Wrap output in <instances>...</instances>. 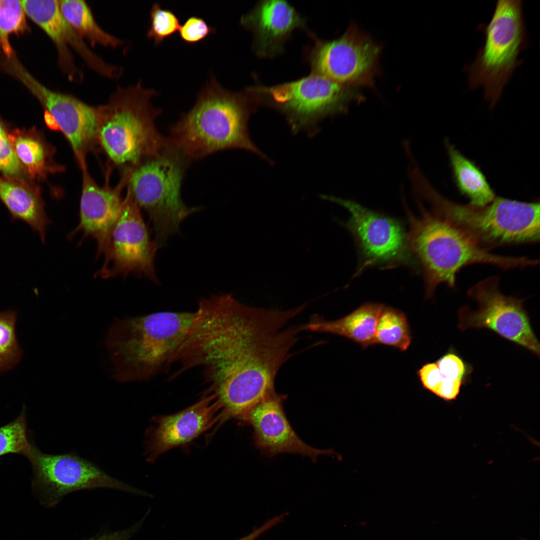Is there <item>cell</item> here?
Segmentation results:
<instances>
[{
  "label": "cell",
  "mask_w": 540,
  "mask_h": 540,
  "mask_svg": "<svg viewBox=\"0 0 540 540\" xmlns=\"http://www.w3.org/2000/svg\"><path fill=\"white\" fill-rule=\"evenodd\" d=\"M499 278L490 276L472 286L468 295L478 305L476 310L464 306L458 311V328H486L540 356V343L533 330L523 300L503 294Z\"/></svg>",
  "instance_id": "cell-12"
},
{
  "label": "cell",
  "mask_w": 540,
  "mask_h": 540,
  "mask_svg": "<svg viewBox=\"0 0 540 540\" xmlns=\"http://www.w3.org/2000/svg\"><path fill=\"white\" fill-rule=\"evenodd\" d=\"M150 14V26L146 36L154 40L156 46L172 36L180 28L179 18L174 12L162 8L158 2L152 4Z\"/></svg>",
  "instance_id": "cell-30"
},
{
  "label": "cell",
  "mask_w": 540,
  "mask_h": 540,
  "mask_svg": "<svg viewBox=\"0 0 540 540\" xmlns=\"http://www.w3.org/2000/svg\"><path fill=\"white\" fill-rule=\"evenodd\" d=\"M0 200L8 209L12 220H20L27 224L44 242L51 222L38 191L19 180L0 177Z\"/></svg>",
  "instance_id": "cell-22"
},
{
  "label": "cell",
  "mask_w": 540,
  "mask_h": 540,
  "mask_svg": "<svg viewBox=\"0 0 540 540\" xmlns=\"http://www.w3.org/2000/svg\"><path fill=\"white\" fill-rule=\"evenodd\" d=\"M32 442L29 440L25 408L14 421L0 427V457L10 454L26 456Z\"/></svg>",
  "instance_id": "cell-27"
},
{
  "label": "cell",
  "mask_w": 540,
  "mask_h": 540,
  "mask_svg": "<svg viewBox=\"0 0 540 540\" xmlns=\"http://www.w3.org/2000/svg\"><path fill=\"white\" fill-rule=\"evenodd\" d=\"M194 318L195 312H161L115 320L105 342L114 378L146 380L171 364Z\"/></svg>",
  "instance_id": "cell-3"
},
{
  "label": "cell",
  "mask_w": 540,
  "mask_h": 540,
  "mask_svg": "<svg viewBox=\"0 0 540 540\" xmlns=\"http://www.w3.org/2000/svg\"><path fill=\"white\" fill-rule=\"evenodd\" d=\"M9 138L18 158L32 176H42L53 170H60L48 165V151L40 140L20 132L12 134Z\"/></svg>",
  "instance_id": "cell-26"
},
{
  "label": "cell",
  "mask_w": 540,
  "mask_h": 540,
  "mask_svg": "<svg viewBox=\"0 0 540 540\" xmlns=\"http://www.w3.org/2000/svg\"><path fill=\"white\" fill-rule=\"evenodd\" d=\"M240 22L254 36L253 49L260 58H272L284 52V45L292 32L304 28V18L288 2L266 0L258 2Z\"/></svg>",
  "instance_id": "cell-18"
},
{
  "label": "cell",
  "mask_w": 540,
  "mask_h": 540,
  "mask_svg": "<svg viewBox=\"0 0 540 540\" xmlns=\"http://www.w3.org/2000/svg\"><path fill=\"white\" fill-rule=\"evenodd\" d=\"M418 208L419 216L406 208L410 226L407 237L410 250L423 268L427 298L433 296L440 284L455 287L457 274L470 264H489L504 270L536 264L535 260L526 256L492 254L420 202Z\"/></svg>",
  "instance_id": "cell-4"
},
{
  "label": "cell",
  "mask_w": 540,
  "mask_h": 540,
  "mask_svg": "<svg viewBox=\"0 0 540 540\" xmlns=\"http://www.w3.org/2000/svg\"><path fill=\"white\" fill-rule=\"evenodd\" d=\"M280 522V518L278 516H274L266 521L260 527L254 528L248 534L243 536L238 540H255L263 533L279 524Z\"/></svg>",
  "instance_id": "cell-36"
},
{
  "label": "cell",
  "mask_w": 540,
  "mask_h": 540,
  "mask_svg": "<svg viewBox=\"0 0 540 540\" xmlns=\"http://www.w3.org/2000/svg\"><path fill=\"white\" fill-rule=\"evenodd\" d=\"M26 457L33 470V488L41 501L49 506L57 504L68 494L84 490L106 488L148 496L110 476L95 464L74 452L47 454L32 442Z\"/></svg>",
  "instance_id": "cell-10"
},
{
  "label": "cell",
  "mask_w": 540,
  "mask_h": 540,
  "mask_svg": "<svg viewBox=\"0 0 540 540\" xmlns=\"http://www.w3.org/2000/svg\"><path fill=\"white\" fill-rule=\"evenodd\" d=\"M306 306L254 308L230 294L203 298L174 362L183 370L202 367L221 418L242 420L276 392L277 374L304 330L303 325L288 323Z\"/></svg>",
  "instance_id": "cell-1"
},
{
  "label": "cell",
  "mask_w": 540,
  "mask_h": 540,
  "mask_svg": "<svg viewBox=\"0 0 540 540\" xmlns=\"http://www.w3.org/2000/svg\"><path fill=\"white\" fill-rule=\"evenodd\" d=\"M144 519L128 528L107 532L84 540H130L140 529Z\"/></svg>",
  "instance_id": "cell-35"
},
{
  "label": "cell",
  "mask_w": 540,
  "mask_h": 540,
  "mask_svg": "<svg viewBox=\"0 0 540 540\" xmlns=\"http://www.w3.org/2000/svg\"><path fill=\"white\" fill-rule=\"evenodd\" d=\"M284 394L276 392L251 409L241 420L254 430V444L269 457L279 454H300L316 461L320 455H336L332 449L319 450L304 442L296 434L284 409Z\"/></svg>",
  "instance_id": "cell-16"
},
{
  "label": "cell",
  "mask_w": 540,
  "mask_h": 540,
  "mask_svg": "<svg viewBox=\"0 0 540 540\" xmlns=\"http://www.w3.org/2000/svg\"><path fill=\"white\" fill-rule=\"evenodd\" d=\"M358 88L312 72L292 82L246 88L256 102H265L283 112L295 130L345 112L350 103L364 100Z\"/></svg>",
  "instance_id": "cell-9"
},
{
  "label": "cell",
  "mask_w": 540,
  "mask_h": 540,
  "mask_svg": "<svg viewBox=\"0 0 540 540\" xmlns=\"http://www.w3.org/2000/svg\"><path fill=\"white\" fill-rule=\"evenodd\" d=\"M445 144L456 185L470 204L484 206L492 202L496 196L482 172L448 140Z\"/></svg>",
  "instance_id": "cell-23"
},
{
  "label": "cell",
  "mask_w": 540,
  "mask_h": 540,
  "mask_svg": "<svg viewBox=\"0 0 540 540\" xmlns=\"http://www.w3.org/2000/svg\"><path fill=\"white\" fill-rule=\"evenodd\" d=\"M44 118L46 125L52 130H58L56 124L52 116L46 110Z\"/></svg>",
  "instance_id": "cell-37"
},
{
  "label": "cell",
  "mask_w": 540,
  "mask_h": 540,
  "mask_svg": "<svg viewBox=\"0 0 540 540\" xmlns=\"http://www.w3.org/2000/svg\"><path fill=\"white\" fill-rule=\"evenodd\" d=\"M158 94L140 80L118 86L106 104L96 107L98 142L114 164L134 167L172 146L156 127L162 110L151 99Z\"/></svg>",
  "instance_id": "cell-5"
},
{
  "label": "cell",
  "mask_w": 540,
  "mask_h": 540,
  "mask_svg": "<svg viewBox=\"0 0 540 540\" xmlns=\"http://www.w3.org/2000/svg\"><path fill=\"white\" fill-rule=\"evenodd\" d=\"M220 418V408L212 394L186 409L154 420L146 432L144 455L153 462L166 451L187 444Z\"/></svg>",
  "instance_id": "cell-17"
},
{
  "label": "cell",
  "mask_w": 540,
  "mask_h": 540,
  "mask_svg": "<svg viewBox=\"0 0 540 540\" xmlns=\"http://www.w3.org/2000/svg\"><path fill=\"white\" fill-rule=\"evenodd\" d=\"M384 306L376 303L365 304L350 314L334 320H326L316 314L304 324V329L342 336L366 348L376 344V326Z\"/></svg>",
  "instance_id": "cell-21"
},
{
  "label": "cell",
  "mask_w": 540,
  "mask_h": 540,
  "mask_svg": "<svg viewBox=\"0 0 540 540\" xmlns=\"http://www.w3.org/2000/svg\"><path fill=\"white\" fill-rule=\"evenodd\" d=\"M430 210L452 223L481 247L533 243L540 240V204L496 197L484 206L461 204L436 191L425 178L414 188Z\"/></svg>",
  "instance_id": "cell-6"
},
{
  "label": "cell",
  "mask_w": 540,
  "mask_h": 540,
  "mask_svg": "<svg viewBox=\"0 0 540 540\" xmlns=\"http://www.w3.org/2000/svg\"><path fill=\"white\" fill-rule=\"evenodd\" d=\"M485 38L474 62L466 66L469 89L482 86L485 100L492 108L501 97L514 70L523 60L518 57L528 42L522 1L499 0L486 24H480Z\"/></svg>",
  "instance_id": "cell-8"
},
{
  "label": "cell",
  "mask_w": 540,
  "mask_h": 540,
  "mask_svg": "<svg viewBox=\"0 0 540 540\" xmlns=\"http://www.w3.org/2000/svg\"><path fill=\"white\" fill-rule=\"evenodd\" d=\"M423 387L436 394L441 386L443 376L436 362L424 364L418 372Z\"/></svg>",
  "instance_id": "cell-34"
},
{
  "label": "cell",
  "mask_w": 540,
  "mask_h": 540,
  "mask_svg": "<svg viewBox=\"0 0 540 540\" xmlns=\"http://www.w3.org/2000/svg\"><path fill=\"white\" fill-rule=\"evenodd\" d=\"M312 36L314 44L306 58L312 73L350 86H374L382 48L356 24H350L343 34L334 40Z\"/></svg>",
  "instance_id": "cell-11"
},
{
  "label": "cell",
  "mask_w": 540,
  "mask_h": 540,
  "mask_svg": "<svg viewBox=\"0 0 540 540\" xmlns=\"http://www.w3.org/2000/svg\"><path fill=\"white\" fill-rule=\"evenodd\" d=\"M22 166L13 149L9 136L0 122V170L10 176H18Z\"/></svg>",
  "instance_id": "cell-32"
},
{
  "label": "cell",
  "mask_w": 540,
  "mask_h": 540,
  "mask_svg": "<svg viewBox=\"0 0 540 540\" xmlns=\"http://www.w3.org/2000/svg\"><path fill=\"white\" fill-rule=\"evenodd\" d=\"M82 172V186L80 206V222L70 232L72 238L82 232L84 238L91 236L98 244L96 257L101 255L108 237L120 214L124 200L120 193L126 184L124 172L116 188L100 187L92 179L87 168Z\"/></svg>",
  "instance_id": "cell-19"
},
{
  "label": "cell",
  "mask_w": 540,
  "mask_h": 540,
  "mask_svg": "<svg viewBox=\"0 0 540 540\" xmlns=\"http://www.w3.org/2000/svg\"><path fill=\"white\" fill-rule=\"evenodd\" d=\"M41 28L54 43L58 52L59 64L69 80L80 82L82 72L76 66L70 48L82 58L87 65L101 76L116 80L119 78V66L108 64L94 52L64 17L60 6L52 14Z\"/></svg>",
  "instance_id": "cell-20"
},
{
  "label": "cell",
  "mask_w": 540,
  "mask_h": 540,
  "mask_svg": "<svg viewBox=\"0 0 540 540\" xmlns=\"http://www.w3.org/2000/svg\"><path fill=\"white\" fill-rule=\"evenodd\" d=\"M412 340L410 328L405 314L384 306L379 315L375 332V343L405 351Z\"/></svg>",
  "instance_id": "cell-25"
},
{
  "label": "cell",
  "mask_w": 540,
  "mask_h": 540,
  "mask_svg": "<svg viewBox=\"0 0 540 540\" xmlns=\"http://www.w3.org/2000/svg\"><path fill=\"white\" fill-rule=\"evenodd\" d=\"M16 312H0V372L12 368L19 362L22 352L15 333Z\"/></svg>",
  "instance_id": "cell-28"
},
{
  "label": "cell",
  "mask_w": 540,
  "mask_h": 540,
  "mask_svg": "<svg viewBox=\"0 0 540 540\" xmlns=\"http://www.w3.org/2000/svg\"><path fill=\"white\" fill-rule=\"evenodd\" d=\"M216 29L200 17L191 16L180 26L179 35L185 43L194 44L204 40L215 32Z\"/></svg>",
  "instance_id": "cell-33"
},
{
  "label": "cell",
  "mask_w": 540,
  "mask_h": 540,
  "mask_svg": "<svg viewBox=\"0 0 540 540\" xmlns=\"http://www.w3.org/2000/svg\"><path fill=\"white\" fill-rule=\"evenodd\" d=\"M188 162L172 146L126 171L128 190L140 209L148 214L158 248L179 232L180 223L186 217L201 209L188 206L182 198Z\"/></svg>",
  "instance_id": "cell-7"
},
{
  "label": "cell",
  "mask_w": 540,
  "mask_h": 540,
  "mask_svg": "<svg viewBox=\"0 0 540 540\" xmlns=\"http://www.w3.org/2000/svg\"><path fill=\"white\" fill-rule=\"evenodd\" d=\"M157 248L140 208L128 190L102 252L104 262L95 276L108 278L132 274L157 282L154 266Z\"/></svg>",
  "instance_id": "cell-13"
},
{
  "label": "cell",
  "mask_w": 540,
  "mask_h": 540,
  "mask_svg": "<svg viewBox=\"0 0 540 540\" xmlns=\"http://www.w3.org/2000/svg\"><path fill=\"white\" fill-rule=\"evenodd\" d=\"M26 14L20 0H0V46L11 54L10 36L24 27Z\"/></svg>",
  "instance_id": "cell-29"
},
{
  "label": "cell",
  "mask_w": 540,
  "mask_h": 540,
  "mask_svg": "<svg viewBox=\"0 0 540 540\" xmlns=\"http://www.w3.org/2000/svg\"><path fill=\"white\" fill-rule=\"evenodd\" d=\"M436 363L443 377L452 380H460L464 383L472 372V366L452 348L438 359Z\"/></svg>",
  "instance_id": "cell-31"
},
{
  "label": "cell",
  "mask_w": 540,
  "mask_h": 540,
  "mask_svg": "<svg viewBox=\"0 0 540 540\" xmlns=\"http://www.w3.org/2000/svg\"><path fill=\"white\" fill-rule=\"evenodd\" d=\"M322 198L341 205L350 212L349 220L342 224L357 244L361 259L360 270L369 266L390 268L412 264L408 237L399 220L354 201L324 195Z\"/></svg>",
  "instance_id": "cell-14"
},
{
  "label": "cell",
  "mask_w": 540,
  "mask_h": 540,
  "mask_svg": "<svg viewBox=\"0 0 540 540\" xmlns=\"http://www.w3.org/2000/svg\"><path fill=\"white\" fill-rule=\"evenodd\" d=\"M61 12L68 22L83 39L94 46L100 45L116 48L124 44L122 40L102 30L96 22L90 8L84 0H58Z\"/></svg>",
  "instance_id": "cell-24"
},
{
  "label": "cell",
  "mask_w": 540,
  "mask_h": 540,
  "mask_svg": "<svg viewBox=\"0 0 540 540\" xmlns=\"http://www.w3.org/2000/svg\"><path fill=\"white\" fill-rule=\"evenodd\" d=\"M32 90L54 119L72 148L81 170L87 168L86 156L98 144L96 107L75 96L52 90L20 70Z\"/></svg>",
  "instance_id": "cell-15"
},
{
  "label": "cell",
  "mask_w": 540,
  "mask_h": 540,
  "mask_svg": "<svg viewBox=\"0 0 540 540\" xmlns=\"http://www.w3.org/2000/svg\"><path fill=\"white\" fill-rule=\"evenodd\" d=\"M254 102L246 89L230 92L212 76L193 108L171 126L168 138L188 162L230 148L261 154L250 138L247 128Z\"/></svg>",
  "instance_id": "cell-2"
}]
</instances>
